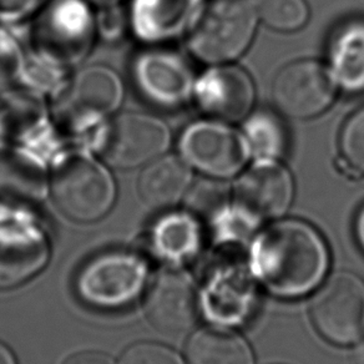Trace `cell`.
<instances>
[{"label":"cell","instance_id":"1","mask_svg":"<svg viewBox=\"0 0 364 364\" xmlns=\"http://www.w3.org/2000/svg\"><path fill=\"white\" fill-rule=\"evenodd\" d=\"M251 263L269 292L292 299L309 294L322 282L328 269V248L309 223L281 220L258 235Z\"/></svg>","mask_w":364,"mask_h":364},{"label":"cell","instance_id":"2","mask_svg":"<svg viewBox=\"0 0 364 364\" xmlns=\"http://www.w3.org/2000/svg\"><path fill=\"white\" fill-rule=\"evenodd\" d=\"M124 82L105 65H89L69 74L51 97L50 112L64 145L97 154L109 120L124 102Z\"/></svg>","mask_w":364,"mask_h":364},{"label":"cell","instance_id":"3","mask_svg":"<svg viewBox=\"0 0 364 364\" xmlns=\"http://www.w3.org/2000/svg\"><path fill=\"white\" fill-rule=\"evenodd\" d=\"M71 221L95 223L112 211L117 183L107 162L81 147H61L49 161V193Z\"/></svg>","mask_w":364,"mask_h":364},{"label":"cell","instance_id":"4","mask_svg":"<svg viewBox=\"0 0 364 364\" xmlns=\"http://www.w3.org/2000/svg\"><path fill=\"white\" fill-rule=\"evenodd\" d=\"M95 8L87 0H48L31 28V51L69 70L97 43Z\"/></svg>","mask_w":364,"mask_h":364},{"label":"cell","instance_id":"5","mask_svg":"<svg viewBox=\"0 0 364 364\" xmlns=\"http://www.w3.org/2000/svg\"><path fill=\"white\" fill-rule=\"evenodd\" d=\"M258 21L256 0H211L188 34V50L210 65L228 64L251 46Z\"/></svg>","mask_w":364,"mask_h":364},{"label":"cell","instance_id":"6","mask_svg":"<svg viewBox=\"0 0 364 364\" xmlns=\"http://www.w3.org/2000/svg\"><path fill=\"white\" fill-rule=\"evenodd\" d=\"M130 82L149 107L172 112L193 99L195 74L188 61L164 46H144L130 61Z\"/></svg>","mask_w":364,"mask_h":364},{"label":"cell","instance_id":"7","mask_svg":"<svg viewBox=\"0 0 364 364\" xmlns=\"http://www.w3.org/2000/svg\"><path fill=\"white\" fill-rule=\"evenodd\" d=\"M177 151L193 170L218 180L237 176L251 159L242 132L215 119L188 124L178 136Z\"/></svg>","mask_w":364,"mask_h":364},{"label":"cell","instance_id":"8","mask_svg":"<svg viewBox=\"0 0 364 364\" xmlns=\"http://www.w3.org/2000/svg\"><path fill=\"white\" fill-rule=\"evenodd\" d=\"M146 276V262L136 255L122 251L102 253L77 272L76 294L94 309H122L140 296Z\"/></svg>","mask_w":364,"mask_h":364},{"label":"cell","instance_id":"9","mask_svg":"<svg viewBox=\"0 0 364 364\" xmlns=\"http://www.w3.org/2000/svg\"><path fill=\"white\" fill-rule=\"evenodd\" d=\"M171 132L162 119L147 112H122L109 120L97 155L120 170L144 167L165 155Z\"/></svg>","mask_w":364,"mask_h":364},{"label":"cell","instance_id":"10","mask_svg":"<svg viewBox=\"0 0 364 364\" xmlns=\"http://www.w3.org/2000/svg\"><path fill=\"white\" fill-rule=\"evenodd\" d=\"M0 142L31 147L49 161L65 146L46 97L16 84L0 90Z\"/></svg>","mask_w":364,"mask_h":364},{"label":"cell","instance_id":"11","mask_svg":"<svg viewBox=\"0 0 364 364\" xmlns=\"http://www.w3.org/2000/svg\"><path fill=\"white\" fill-rule=\"evenodd\" d=\"M309 314L317 332L331 343H358L364 337L362 279L353 273H336L314 294Z\"/></svg>","mask_w":364,"mask_h":364},{"label":"cell","instance_id":"12","mask_svg":"<svg viewBox=\"0 0 364 364\" xmlns=\"http://www.w3.org/2000/svg\"><path fill=\"white\" fill-rule=\"evenodd\" d=\"M0 206V291L16 289L44 268L49 248L31 213Z\"/></svg>","mask_w":364,"mask_h":364},{"label":"cell","instance_id":"13","mask_svg":"<svg viewBox=\"0 0 364 364\" xmlns=\"http://www.w3.org/2000/svg\"><path fill=\"white\" fill-rule=\"evenodd\" d=\"M338 85L328 66L312 59L294 61L274 77L273 102L292 119H311L326 112L336 100Z\"/></svg>","mask_w":364,"mask_h":364},{"label":"cell","instance_id":"14","mask_svg":"<svg viewBox=\"0 0 364 364\" xmlns=\"http://www.w3.org/2000/svg\"><path fill=\"white\" fill-rule=\"evenodd\" d=\"M233 198L255 220L282 218L294 201V177L279 160H256L238 177Z\"/></svg>","mask_w":364,"mask_h":364},{"label":"cell","instance_id":"15","mask_svg":"<svg viewBox=\"0 0 364 364\" xmlns=\"http://www.w3.org/2000/svg\"><path fill=\"white\" fill-rule=\"evenodd\" d=\"M206 0H129V33L144 46H165L188 36Z\"/></svg>","mask_w":364,"mask_h":364},{"label":"cell","instance_id":"16","mask_svg":"<svg viewBox=\"0 0 364 364\" xmlns=\"http://www.w3.org/2000/svg\"><path fill=\"white\" fill-rule=\"evenodd\" d=\"M193 99L210 119L236 122L250 115L256 89L251 76L242 68L218 64L196 77Z\"/></svg>","mask_w":364,"mask_h":364},{"label":"cell","instance_id":"17","mask_svg":"<svg viewBox=\"0 0 364 364\" xmlns=\"http://www.w3.org/2000/svg\"><path fill=\"white\" fill-rule=\"evenodd\" d=\"M145 312L152 327L164 336L188 333L198 321V291L190 274L181 269L159 273L147 292Z\"/></svg>","mask_w":364,"mask_h":364},{"label":"cell","instance_id":"18","mask_svg":"<svg viewBox=\"0 0 364 364\" xmlns=\"http://www.w3.org/2000/svg\"><path fill=\"white\" fill-rule=\"evenodd\" d=\"M49 193V160L31 147L0 142V200L39 203Z\"/></svg>","mask_w":364,"mask_h":364},{"label":"cell","instance_id":"19","mask_svg":"<svg viewBox=\"0 0 364 364\" xmlns=\"http://www.w3.org/2000/svg\"><path fill=\"white\" fill-rule=\"evenodd\" d=\"M193 181V168L181 156L165 154L142 167L137 193L149 208L168 210L186 198Z\"/></svg>","mask_w":364,"mask_h":364},{"label":"cell","instance_id":"20","mask_svg":"<svg viewBox=\"0 0 364 364\" xmlns=\"http://www.w3.org/2000/svg\"><path fill=\"white\" fill-rule=\"evenodd\" d=\"M329 70L337 85L348 92L364 91V21H349L329 44Z\"/></svg>","mask_w":364,"mask_h":364},{"label":"cell","instance_id":"21","mask_svg":"<svg viewBox=\"0 0 364 364\" xmlns=\"http://www.w3.org/2000/svg\"><path fill=\"white\" fill-rule=\"evenodd\" d=\"M186 363L253 364L252 350L238 334L221 329H203L188 339Z\"/></svg>","mask_w":364,"mask_h":364},{"label":"cell","instance_id":"22","mask_svg":"<svg viewBox=\"0 0 364 364\" xmlns=\"http://www.w3.org/2000/svg\"><path fill=\"white\" fill-rule=\"evenodd\" d=\"M151 242L155 252L167 261L191 257L200 245L198 221L190 213H166L152 228Z\"/></svg>","mask_w":364,"mask_h":364},{"label":"cell","instance_id":"23","mask_svg":"<svg viewBox=\"0 0 364 364\" xmlns=\"http://www.w3.org/2000/svg\"><path fill=\"white\" fill-rule=\"evenodd\" d=\"M243 136L247 141L251 159L279 160L287 145L286 132L279 119L271 112H253L243 124Z\"/></svg>","mask_w":364,"mask_h":364},{"label":"cell","instance_id":"24","mask_svg":"<svg viewBox=\"0 0 364 364\" xmlns=\"http://www.w3.org/2000/svg\"><path fill=\"white\" fill-rule=\"evenodd\" d=\"M68 75L69 73L65 69L29 51L26 54L16 84L50 100L64 84Z\"/></svg>","mask_w":364,"mask_h":364},{"label":"cell","instance_id":"25","mask_svg":"<svg viewBox=\"0 0 364 364\" xmlns=\"http://www.w3.org/2000/svg\"><path fill=\"white\" fill-rule=\"evenodd\" d=\"M259 21L273 31L291 33L309 21L306 0H256Z\"/></svg>","mask_w":364,"mask_h":364},{"label":"cell","instance_id":"26","mask_svg":"<svg viewBox=\"0 0 364 364\" xmlns=\"http://www.w3.org/2000/svg\"><path fill=\"white\" fill-rule=\"evenodd\" d=\"M339 152L349 170L364 176V107L344 122L339 135Z\"/></svg>","mask_w":364,"mask_h":364},{"label":"cell","instance_id":"27","mask_svg":"<svg viewBox=\"0 0 364 364\" xmlns=\"http://www.w3.org/2000/svg\"><path fill=\"white\" fill-rule=\"evenodd\" d=\"M21 41L0 23V86L14 85L26 59Z\"/></svg>","mask_w":364,"mask_h":364},{"label":"cell","instance_id":"28","mask_svg":"<svg viewBox=\"0 0 364 364\" xmlns=\"http://www.w3.org/2000/svg\"><path fill=\"white\" fill-rule=\"evenodd\" d=\"M117 364H188L178 354L160 343L141 342L129 347Z\"/></svg>","mask_w":364,"mask_h":364},{"label":"cell","instance_id":"29","mask_svg":"<svg viewBox=\"0 0 364 364\" xmlns=\"http://www.w3.org/2000/svg\"><path fill=\"white\" fill-rule=\"evenodd\" d=\"M97 38L107 43L120 41L129 31L127 9L122 4L95 9Z\"/></svg>","mask_w":364,"mask_h":364},{"label":"cell","instance_id":"30","mask_svg":"<svg viewBox=\"0 0 364 364\" xmlns=\"http://www.w3.org/2000/svg\"><path fill=\"white\" fill-rule=\"evenodd\" d=\"M48 0H0V23L14 26L36 16Z\"/></svg>","mask_w":364,"mask_h":364},{"label":"cell","instance_id":"31","mask_svg":"<svg viewBox=\"0 0 364 364\" xmlns=\"http://www.w3.org/2000/svg\"><path fill=\"white\" fill-rule=\"evenodd\" d=\"M63 364H115L109 354L97 350H84L73 354Z\"/></svg>","mask_w":364,"mask_h":364},{"label":"cell","instance_id":"32","mask_svg":"<svg viewBox=\"0 0 364 364\" xmlns=\"http://www.w3.org/2000/svg\"><path fill=\"white\" fill-rule=\"evenodd\" d=\"M355 236L359 246L364 251V206L359 210L358 215L355 218Z\"/></svg>","mask_w":364,"mask_h":364},{"label":"cell","instance_id":"33","mask_svg":"<svg viewBox=\"0 0 364 364\" xmlns=\"http://www.w3.org/2000/svg\"><path fill=\"white\" fill-rule=\"evenodd\" d=\"M0 364H16V359L11 349L0 342Z\"/></svg>","mask_w":364,"mask_h":364},{"label":"cell","instance_id":"34","mask_svg":"<svg viewBox=\"0 0 364 364\" xmlns=\"http://www.w3.org/2000/svg\"><path fill=\"white\" fill-rule=\"evenodd\" d=\"M91 6L97 8H102V6H117V4H122V0H87Z\"/></svg>","mask_w":364,"mask_h":364}]
</instances>
